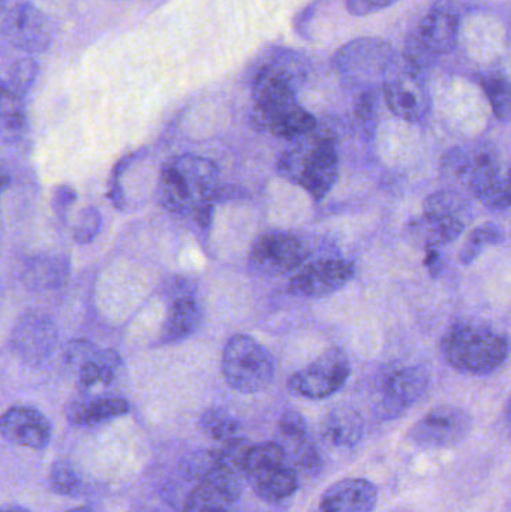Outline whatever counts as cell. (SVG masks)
Masks as SVG:
<instances>
[{"label":"cell","mask_w":511,"mask_h":512,"mask_svg":"<svg viewBox=\"0 0 511 512\" xmlns=\"http://www.w3.org/2000/svg\"><path fill=\"white\" fill-rule=\"evenodd\" d=\"M219 171L212 159L179 155L165 162L156 185V201L168 212L195 213L215 203Z\"/></svg>","instance_id":"6da1fadb"},{"label":"cell","mask_w":511,"mask_h":512,"mask_svg":"<svg viewBox=\"0 0 511 512\" xmlns=\"http://www.w3.org/2000/svg\"><path fill=\"white\" fill-rule=\"evenodd\" d=\"M278 171L315 201L323 200L338 182L339 156L335 138L317 128L312 134L293 141V146L282 153Z\"/></svg>","instance_id":"7a4b0ae2"},{"label":"cell","mask_w":511,"mask_h":512,"mask_svg":"<svg viewBox=\"0 0 511 512\" xmlns=\"http://www.w3.org/2000/svg\"><path fill=\"white\" fill-rule=\"evenodd\" d=\"M444 360L458 372L488 375L509 357V343L500 334L476 324L453 325L440 343Z\"/></svg>","instance_id":"3957f363"},{"label":"cell","mask_w":511,"mask_h":512,"mask_svg":"<svg viewBox=\"0 0 511 512\" xmlns=\"http://www.w3.org/2000/svg\"><path fill=\"white\" fill-rule=\"evenodd\" d=\"M387 107L399 119L410 123L425 122L432 108L431 92L425 69L407 56L396 57L383 80Z\"/></svg>","instance_id":"277c9868"},{"label":"cell","mask_w":511,"mask_h":512,"mask_svg":"<svg viewBox=\"0 0 511 512\" xmlns=\"http://www.w3.org/2000/svg\"><path fill=\"white\" fill-rule=\"evenodd\" d=\"M221 369L225 382L242 394L266 390L275 373L269 352L245 334L228 340L222 352Z\"/></svg>","instance_id":"5b68a950"},{"label":"cell","mask_w":511,"mask_h":512,"mask_svg":"<svg viewBox=\"0 0 511 512\" xmlns=\"http://www.w3.org/2000/svg\"><path fill=\"white\" fill-rule=\"evenodd\" d=\"M351 373L350 360L342 349L330 348L314 363L291 376L288 388L296 396L323 400L338 393Z\"/></svg>","instance_id":"8992f818"},{"label":"cell","mask_w":511,"mask_h":512,"mask_svg":"<svg viewBox=\"0 0 511 512\" xmlns=\"http://www.w3.org/2000/svg\"><path fill=\"white\" fill-rule=\"evenodd\" d=\"M473 420L465 409L441 405L423 415L413 429L410 439L428 450L455 447L470 435Z\"/></svg>","instance_id":"52a82bcc"},{"label":"cell","mask_w":511,"mask_h":512,"mask_svg":"<svg viewBox=\"0 0 511 512\" xmlns=\"http://www.w3.org/2000/svg\"><path fill=\"white\" fill-rule=\"evenodd\" d=\"M309 251L300 237L287 231L263 234L252 246L251 267L269 277H281L302 267Z\"/></svg>","instance_id":"ba28073f"},{"label":"cell","mask_w":511,"mask_h":512,"mask_svg":"<svg viewBox=\"0 0 511 512\" xmlns=\"http://www.w3.org/2000/svg\"><path fill=\"white\" fill-rule=\"evenodd\" d=\"M3 35L17 50L38 54L51 47L56 30L44 11L32 3L21 2L3 18Z\"/></svg>","instance_id":"9c48e42d"},{"label":"cell","mask_w":511,"mask_h":512,"mask_svg":"<svg viewBox=\"0 0 511 512\" xmlns=\"http://www.w3.org/2000/svg\"><path fill=\"white\" fill-rule=\"evenodd\" d=\"M396 51L389 42L380 38H359L348 42L333 57V65L350 78L381 77L395 62Z\"/></svg>","instance_id":"30bf717a"},{"label":"cell","mask_w":511,"mask_h":512,"mask_svg":"<svg viewBox=\"0 0 511 512\" xmlns=\"http://www.w3.org/2000/svg\"><path fill=\"white\" fill-rule=\"evenodd\" d=\"M462 5L456 0H437L422 18L411 41L434 59L450 53L458 42Z\"/></svg>","instance_id":"8fae6325"},{"label":"cell","mask_w":511,"mask_h":512,"mask_svg":"<svg viewBox=\"0 0 511 512\" xmlns=\"http://www.w3.org/2000/svg\"><path fill=\"white\" fill-rule=\"evenodd\" d=\"M66 361L77 372L78 384L83 390L98 385L107 387L117 378L122 367V358L116 351L84 339L69 343Z\"/></svg>","instance_id":"7c38bea8"},{"label":"cell","mask_w":511,"mask_h":512,"mask_svg":"<svg viewBox=\"0 0 511 512\" xmlns=\"http://www.w3.org/2000/svg\"><path fill=\"white\" fill-rule=\"evenodd\" d=\"M431 382V373L425 366H405L387 376L381 388L378 414L386 420H395L422 399Z\"/></svg>","instance_id":"4fadbf2b"},{"label":"cell","mask_w":511,"mask_h":512,"mask_svg":"<svg viewBox=\"0 0 511 512\" xmlns=\"http://www.w3.org/2000/svg\"><path fill=\"white\" fill-rule=\"evenodd\" d=\"M353 262L342 258L318 259L306 264L291 279V294L303 298H324L344 288L354 276Z\"/></svg>","instance_id":"5bb4252c"},{"label":"cell","mask_w":511,"mask_h":512,"mask_svg":"<svg viewBox=\"0 0 511 512\" xmlns=\"http://www.w3.org/2000/svg\"><path fill=\"white\" fill-rule=\"evenodd\" d=\"M56 339V325L50 316L41 312H27L18 319L12 330L11 348L23 363L38 366L50 357Z\"/></svg>","instance_id":"9a60e30c"},{"label":"cell","mask_w":511,"mask_h":512,"mask_svg":"<svg viewBox=\"0 0 511 512\" xmlns=\"http://www.w3.org/2000/svg\"><path fill=\"white\" fill-rule=\"evenodd\" d=\"M0 432L6 442L41 451L50 445L53 427L38 409L14 406L3 414Z\"/></svg>","instance_id":"2e32d148"},{"label":"cell","mask_w":511,"mask_h":512,"mask_svg":"<svg viewBox=\"0 0 511 512\" xmlns=\"http://www.w3.org/2000/svg\"><path fill=\"white\" fill-rule=\"evenodd\" d=\"M203 312L192 295L191 288L183 282L171 294L170 306L161 330V342L165 345L182 342L200 328Z\"/></svg>","instance_id":"e0dca14e"},{"label":"cell","mask_w":511,"mask_h":512,"mask_svg":"<svg viewBox=\"0 0 511 512\" xmlns=\"http://www.w3.org/2000/svg\"><path fill=\"white\" fill-rule=\"evenodd\" d=\"M464 230L465 222L462 218L423 212L419 218L408 222L405 227V237L417 248L428 251V249H438L456 242Z\"/></svg>","instance_id":"ac0fdd59"},{"label":"cell","mask_w":511,"mask_h":512,"mask_svg":"<svg viewBox=\"0 0 511 512\" xmlns=\"http://www.w3.org/2000/svg\"><path fill=\"white\" fill-rule=\"evenodd\" d=\"M378 490L365 478H345L332 484L320 499V512H372Z\"/></svg>","instance_id":"d6986e66"},{"label":"cell","mask_w":511,"mask_h":512,"mask_svg":"<svg viewBox=\"0 0 511 512\" xmlns=\"http://www.w3.org/2000/svg\"><path fill=\"white\" fill-rule=\"evenodd\" d=\"M365 435L362 414L351 406H338L324 417L321 436L324 442L336 450H353Z\"/></svg>","instance_id":"ffe728a7"},{"label":"cell","mask_w":511,"mask_h":512,"mask_svg":"<svg viewBox=\"0 0 511 512\" xmlns=\"http://www.w3.org/2000/svg\"><path fill=\"white\" fill-rule=\"evenodd\" d=\"M131 406L120 397L72 400L66 405V420L77 427H92L129 414Z\"/></svg>","instance_id":"44dd1931"},{"label":"cell","mask_w":511,"mask_h":512,"mask_svg":"<svg viewBox=\"0 0 511 512\" xmlns=\"http://www.w3.org/2000/svg\"><path fill=\"white\" fill-rule=\"evenodd\" d=\"M257 126L275 137L296 141L312 134L318 128V122L302 105L294 104L266 117Z\"/></svg>","instance_id":"7402d4cb"},{"label":"cell","mask_w":511,"mask_h":512,"mask_svg":"<svg viewBox=\"0 0 511 512\" xmlns=\"http://www.w3.org/2000/svg\"><path fill=\"white\" fill-rule=\"evenodd\" d=\"M248 484L258 498L264 502H281L290 498L299 489V475L290 466L272 469L248 478Z\"/></svg>","instance_id":"603a6c76"},{"label":"cell","mask_w":511,"mask_h":512,"mask_svg":"<svg viewBox=\"0 0 511 512\" xmlns=\"http://www.w3.org/2000/svg\"><path fill=\"white\" fill-rule=\"evenodd\" d=\"M287 448L278 442H264V444L254 445L245 466V478L254 477V475L263 474V472L272 471V469L281 468L287 465Z\"/></svg>","instance_id":"cb8c5ba5"},{"label":"cell","mask_w":511,"mask_h":512,"mask_svg":"<svg viewBox=\"0 0 511 512\" xmlns=\"http://www.w3.org/2000/svg\"><path fill=\"white\" fill-rule=\"evenodd\" d=\"M504 231L500 225L494 222H485L471 231L468 239L465 240L461 252H459V262L464 265L473 264L480 254L489 246H497L503 242Z\"/></svg>","instance_id":"d4e9b609"},{"label":"cell","mask_w":511,"mask_h":512,"mask_svg":"<svg viewBox=\"0 0 511 512\" xmlns=\"http://www.w3.org/2000/svg\"><path fill=\"white\" fill-rule=\"evenodd\" d=\"M38 69V63L33 59H21L12 63L8 71L5 72V75H3V95L24 99L30 87L35 83Z\"/></svg>","instance_id":"484cf974"},{"label":"cell","mask_w":511,"mask_h":512,"mask_svg":"<svg viewBox=\"0 0 511 512\" xmlns=\"http://www.w3.org/2000/svg\"><path fill=\"white\" fill-rule=\"evenodd\" d=\"M239 427L237 418L228 409L219 408V406L207 409L200 418L201 432L216 442L236 438Z\"/></svg>","instance_id":"4316f807"},{"label":"cell","mask_w":511,"mask_h":512,"mask_svg":"<svg viewBox=\"0 0 511 512\" xmlns=\"http://www.w3.org/2000/svg\"><path fill=\"white\" fill-rule=\"evenodd\" d=\"M482 87L492 111L503 122L511 120V81L503 75H486L482 78Z\"/></svg>","instance_id":"83f0119b"},{"label":"cell","mask_w":511,"mask_h":512,"mask_svg":"<svg viewBox=\"0 0 511 512\" xmlns=\"http://www.w3.org/2000/svg\"><path fill=\"white\" fill-rule=\"evenodd\" d=\"M68 264L60 258H47L35 261L30 267L29 279L36 288H53L65 280Z\"/></svg>","instance_id":"f1b7e54d"},{"label":"cell","mask_w":511,"mask_h":512,"mask_svg":"<svg viewBox=\"0 0 511 512\" xmlns=\"http://www.w3.org/2000/svg\"><path fill=\"white\" fill-rule=\"evenodd\" d=\"M221 444V447L215 450L219 462L227 466L231 471L239 472V474L245 477L246 460H248L249 453H251L254 444L248 441V439L237 438V436L236 438L221 442Z\"/></svg>","instance_id":"f546056e"},{"label":"cell","mask_w":511,"mask_h":512,"mask_svg":"<svg viewBox=\"0 0 511 512\" xmlns=\"http://www.w3.org/2000/svg\"><path fill=\"white\" fill-rule=\"evenodd\" d=\"M26 126V110L24 99L2 93V129L3 137L15 138L24 131Z\"/></svg>","instance_id":"4dcf8cb0"},{"label":"cell","mask_w":511,"mask_h":512,"mask_svg":"<svg viewBox=\"0 0 511 512\" xmlns=\"http://www.w3.org/2000/svg\"><path fill=\"white\" fill-rule=\"evenodd\" d=\"M465 201L461 194L453 191H438L429 195L423 204V212L434 215L456 216L462 218ZM464 219V218H462Z\"/></svg>","instance_id":"1f68e13d"},{"label":"cell","mask_w":511,"mask_h":512,"mask_svg":"<svg viewBox=\"0 0 511 512\" xmlns=\"http://www.w3.org/2000/svg\"><path fill=\"white\" fill-rule=\"evenodd\" d=\"M291 462L296 466V471L303 474H315L321 466L320 454L311 438L303 439L299 442H291L290 453Z\"/></svg>","instance_id":"d6a6232c"},{"label":"cell","mask_w":511,"mask_h":512,"mask_svg":"<svg viewBox=\"0 0 511 512\" xmlns=\"http://www.w3.org/2000/svg\"><path fill=\"white\" fill-rule=\"evenodd\" d=\"M50 487L60 496H75L80 490L81 481L75 474L74 468L68 462L54 463L50 471Z\"/></svg>","instance_id":"836d02e7"},{"label":"cell","mask_w":511,"mask_h":512,"mask_svg":"<svg viewBox=\"0 0 511 512\" xmlns=\"http://www.w3.org/2000/svg\"><path fill=\"white\" fill-rule=\"evenodd\" d=\"M219 465L218 456L215 450L210 451H195L186 457L182 465V472L188 480H194L195 483H200L201 480L207 477L216 466Z\"/></svg>","instance_id":"e575fe53"},{"label":"cell","mask_w":511,"mask_h":512,"mask_svg":"<svg viewBox=\"0 0 511 512\" xmlns=\"http://www.w3.org/2000/svg\"><path fill=\"white\" fill-rule=\"evenodd\" d=\"M356 119L366 137L372 138L377 129V95L374 90L366 89L360 93L356 102Z\"/></svg>","instance_id":"d590c367"},{"label":"cell","mask_w":511,"mask_h":512,"mask_svg":"<svg viewBox=\"0 0 511 512\" xmlns=\"http://www.w3.org/2000/svg\"><path fill=\"white\" fill-rule=\"evenodd\" d=\"M279 430L288 442H299L309 438L308 424L305 418L293 409H287L279 417Z\"/></svg>","instance_id":"8d00e7d4"},{"label":"cell","mask_w":511,"mask_h":512,"mask_svg":"<svg viewBox=\"0 0 511 512\" xmlns=\"http://www.w3.org/2000/svg\"><path fill=\"white\" fill-rule=\"evenodd\" d=\"M99 227H101V216L98 210L90 207L81 213L80 221L75 228V239L80 243L90 242L98 234Z\"/></svg>","instance_id":"74e56055"},{"label":"cell","mask_w":511,"mask_h":512,"mask_svg":"<svg viewBox=\"0 0 511 512\" xmlns=\"http://www.w3.org/2000/svg\"><path fill=\"white\" fill-rule=\"evenodd\" d=\"M398 2L401 0H345V6L354 17H365V15L390 8Z\"/></svg>","instance_id":"f35d334b"},{"label":"cell","mask_w":511,"mask_h":512,"mask_svg":"<svg viewBox=\"0 0 511 512\" xmlns=\"http://www.w3.org/2000/svg\"><path fill=\"white\" fill-rule=\"evenodd\" d=\"M511 207V164L509 170L503 173L500 183H498L497 191L489 203L488 209L506 210Z\"/></svg>","instance_id":"ab89813d"},{"label":"cell","mask_w":511,"mask_h":512,"mask_svg":"<svg viewBox=\"0 0 511 512\" xmlns=\"http://www.w3.org/2000/svg\"><path fill=\"white\" fill-rule=\"evenodd\" d=\"M425 265L431 271L432 276H437L438 270L441 268V256L438 249H428L426 251Z\"/></svg>","instance_id":"60d3db41"},{"label":"cell","mask_w":511,"mask_h":512,"mask_svg":"<svg viewBox=\"0 0 511 512\" xmlns=\"http://www.w3.org/2000/svg\"><path fill=\"white\" fill-rule=\"evenodd\" d=\"M2 512H30L23 507H17V505H11V507H6Z\"/></svg>","instance_id":"b9f144b4"},{"label":"cell","mask_w":511,"mask_h":512,"mask_svg":"<svg viewBox=\"0 0 511 512\" xmlns=\"http://www.w3.org/2000/svg\"><path fill=\"white\" fill-rule=\"evenodd\" d=\"M506 418H507V421H509V424L511 426V397H510L509 403H507Z\"/></svg>","instance_id":"7bdbcfd3"},{"label":"cell","mask_w":511,"mask_h":512,"mask_svg":"<svg viewBox=\"0 0 511 512\" xmlns=\"http://www.w3.org/2000/svg\"><path fill=\"white\" fill-rule=\"evenodd\" d=\"M66 512H92L89 507H77L72 508V510H68Z\"/></svg>","instance_id":"ee69618b"}]
</instances>
